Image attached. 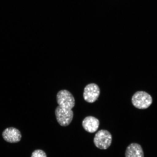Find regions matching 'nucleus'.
<instances>
[{
  "instance_id": "nucleus-7",
  "label": "nucleus",
  "mask_w": 157,
  "mask_h": 157,
  "mask_svg": "<svg viewBox=\"0 0 157 157\" xmlns=\"http://www.w3.org/2000/svg\"><path fill=\"white\" fill-rule=\"evenodd\" d=\"M99 121L95 117H86L82 121V126L87 132L93 133L97 131L99 126Z\"/></svg>"
},
{
  "instance_id": "nucleus-5",
  "label": "nucleus",
  "mask_w": 157,
  "mask_h": 157,
  "mask_svg": "<svg viewBox=\"0 0 157 157\" xmlns=\"http://www.w3.org/2000/svg\"><path fill=\"white\" fill-rule=\"evenodd\" d=\"M100 94V88L97 84L90 83L84 88L83 98L88 103H93L99 98Z\"/></svg>"
},
{
  "instance_id": "nucleus-3",
  "label": "nucleus",
  "mask_w": 157,
  "mask_h": 157,
  "mask_svg": "<svg viewBox=\"0 0 157 157\" xmlns=\"http://www.w3.org/2000/svg\"><path fill=\"white\" fill-rule=\"evenodd\" d=\"M55 114L57 121L62 126H68L73 118L74 113L72 109H66L60 105L56 108Z\"/></svg>"
},
{
  "instance_id": "nucleus-1",
  "label": "nucleus",
  "mask_w": 157,
  "mask_h": 157,
  "mask_svg": "<svg viewBox=\"0 0 157 157\" xmlns=\"http://www.w3.org/2000/svg\"><path fill=\"white\" fill-rule=\"evenodd\" d=\"M133 105L139 109H146L151 105L152 99L150 94L146 92H136L132 98Z\"/></svg>"
},
{
  "instance_id": "nucleus-4",
  "label": "nucleus",
  "mask_w": 157,
  "mask_h": 157,
  "mask_svg": "<svg viewBox=\"0 0 157 157\" xmlns=\"http://www.w3.org/2000/svg\"><path fill=\"white\" fill-rule=\"evenodd\" d=\"M59 105L66 109H72L75 105V100L72 94L67 90H60L56 95Z\"/></svg>"
},
{
  "instance_id": "nucleus-6",
  "label": "nucleus",
  "mask_w": 157,
  "mask_h": 157,
  "mask_svg": "<svg viewBox=\"0 0 157 157\" xmlns=\"http://www.w3.org/2000/svg\"><path fill=\"white\" fill-rule=\"evenodd\" d=\"M2 136L4 140L10 143H17L21 141V134L19 129L13 127L7 128L3 131Z\"/></svg>"
},
{
  "instance_id": "nucleus-9",
  "label": "nucleus",
  "mask_w": 157,
  "mask_h": 157,
  "mask_svg": "<svg viewBox=\"0 0 157 157\" xmlns=\"http://www.w3.org/2000/svg\"><path fill=\"white\" fill-rule=\"evenodd\" d=\"M31 157H47V156L44 151L36 150L33 152Z\"/></svg>"
},
{
  "instance_id": "nucleus-8",
  "label": "nucleus",
  "mask_w": 157,
  "mask_h": 157,
  "mask_svg": "<svg viewBox=\"0 0 157 157\" xmlns=\"http://www.w3.org/2000/svg\"><path fill=\"white\" fill-rule=\"evenodd\" d=\"M125 157H144L142 146L136 143H132L127 147Z\"/></svg>"
},
{
  "instance_id": "nucleus-2",
  "label": "nucleus",
  "mask_w": 157,
  "mask_h": 157,
  "mask_svg": "<svg viewBox=\"0 0 157 157\" xmlns=\"http://www.w3.org/2000/svg\"><path fill=\"white\" fill-rule=\"evenodd\" d=\"M112 136L109 131L105 129L98 131L94 139V144L98 148L106 150L111 146Z\"/></svg>"
}]
</instances>
